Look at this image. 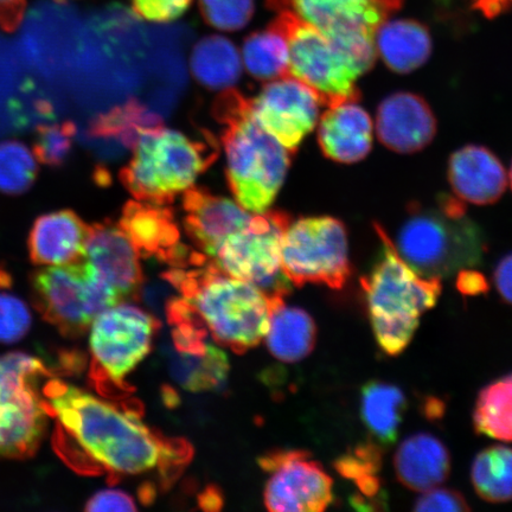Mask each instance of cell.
Returning <instances> with one entry per match:
<instances>
[{
    "label": "cell",
    "instance_id": "6",
    "mask_svg": "<svg viewBox=\"0 0 512 512\" xmlns=\"http://www.w3.org/2000/svg\"><path fill=\"white\" fill-rule=\"evenodd\" d=\"M133 149L121 181L137 200L160 206L191 188L217 155L213 142L163 127L143 133Z\"/></svg>",
    "mask_w": 512,
    "mask_h": 512
},
{
    "label": "cell",
    "instance_id": "19",
    "mask_svg": "<svg viewBox=\"0 0 512 512\" xmlns=\"http://www.w3.org/2000/svg\"><path fill=\"white\" fill-rule=\"evenodd\" d=\"M185 228L195 245L210 258L224 241L247 227L252 216L226 197L189 188L183 198Z\"/></svg>",
    "mask_w": 512,
    "mask_h": 512
},
{
    "label": "cell",
    "instance_id": "22",
    "mask_svg": "<svg viewBox=\"0 0 512 512\" xmlns=\"http://www.w3.org/2000/svg\"><path fill=\"white\" fill-rule=\"evenodd\" d=\"M89 226L72 210L44 214L32 224L28 246L37 266L69 264L85 258Z\"/></svg>",
    "mask_w": 512,
    "mask_h": 512
},
{
    "label": "cell",
    "instance_id": "39",
    "mask_svg": "<svg viewBox=\"0 0 512 512\" xmlns=\"http://www.w3.org/2000/svg\"><path fill=\"white\" fill-rule=\"evenodd\" d=\"M415 511H441V512H457L470 511L469 503L460 492L451 489H431L425 491L414 504Z\"/></svg>",
    "mask_w": 512,
    "mask_h": 512
},
{
    "label": "cell",
    "instance_id": "34",
    "mask_svg": "<svg viewBox=\"0 0 512 512\" xmlns=\"http://www.w3.org/2000/svg\"><path fill=\"white\" fill-rule=\"evenodd\" d=\"M34 152L16 140L0 143V192L22 195L34 185L38 166Z\"/></svg>",
    "mask_w": 512,
    "mask_h": 512
},
{
    "label": "cell",
    "instance_id": "26",
    "mask_svg": "<svg viewBox=\"0 0 512 512\" xmlns=\"http://www.w3.org/2000/svg\"><path fill=\"white\" fill-rule=\"evenodd\" d=\"M268 349L279 361L294 363L304 360L315 348V320L299 307H288L284 300L275 304L267 335Z\"/></svg>",
    "mask_w": 512,
    "mask_h": 512
},
{
    "label": "cell",
    "instance_id": "9",
    "mask_svg": "<svg viewBox=\"0 0 512 512\" xmlns=\"http://www.w3.org/2000/svg\"><path fill=\"white\" fill-rule=\"evenodd\" d=\"M159 323L137 306L117 304L91 326L89 379L98 392L114 399L128 392V374L149 355Z\"/></svg>",
    "mask_w": 512,
    "mask_h": 512
},
{
    "label": "cell",
    "instance_id": "24",
    "mask_svg": "<svg viewBox=\"0 0 512 512\" xmlns=\"http://www.w3.org/2000/svg\"><path fill=\"white\" fill-rule=\"evenodd\" d=\"M375 48L389 69L408 74L430 59L432 37L424 24L413 19L384 21L376 30Z\"/></svg>",
    "mask_w": 512,
    "mask_h": 512
},
{
    "label": "cell",
    "instance_id": "29",
    "mask_svg": "<svg viewBox=\"0 0 512 512\" xmlns=\"http://www.w3.org/2000/svg\"><path fill=\"white\" fill-rule=\"evenodd\" d=\"M191 69L201 85L210 89L228 88L241 75L239 51L227 38H203L192 51Z\"/></svg>",
    "mask_w": 512,
    "mask_h": 512
},
{
    "label": "cell",
    "instance_id": "14",
    "mask_svg": "<svg viewBox=\"0 0 512 512\" xmlns=\"http://www.w3.org/2000/svg\"><path fill=\"white\" fill-rule=\"evenodd\" d=\"M270 477L265 503L274 512H320L334 501V483L323 466L304 451H280L262 457Z\"/></svg>",
    "mask_w": 512,
    "mask_h": 512
},
{
    "label": "cell",
    "instance_id": "18",
    "mask_svg": "<svg viewBox=\"0 0 512 512\" xmlns=\"http://www.w3.org/2000/svg\"><path fill=\"white\" fill-rule=\"evenodd\" d=\"M376 132L389 150L408 155L432 143L437 120L422 96L399 92L389 95L377 108Z\"/></svg>",
    "mask_w": 512,
    "mask_h": 512
},
{
    "label": "cell",
    "instance_id": "43",
    "mask_svg": "<svg viewBox=\"0 0 512 512\" xmlns=\"http://www.w3.org/2000/svg\"><path fill=\"white\" fill-rule=\"evenodd\" d=\"M494 278L498 293L505 303L512 305V254L499 262Z\"/></svg>",
    "mask_w": 512,
    "mask_h": 512
},
{
    "label": "cell",
    "instance_id": "17",
    "mask_svg": "<svg viewBox=\"0 0 512 512\" xmlns=\"http://www.w3.org/2000/svg\"><path fill=\"white\" fill-rule=\"evenodd\" d=\"M119 226L139 255L157 258L176 267L188 264L195 254L181 245V233L168 208L149 202L127 203Z\"/></svg>",
    "mask_w": 512,
    "mask_h": 512
},
{
    "label": "cell",
    "instance_id": "45",
    "mask_svg": "<svg viewBox=\"0 0 512 512\" xmlns=\"http://www.w3.org/2000/svg\"><path fill=\"white\" fill-rule=\"evenodd\" d=\"M428 416H432V418H439L441 414L444 412V406L437 401L428 402L426 405Z\"/></svg>",
    "mask_w": 512,
    "mask_h": 512
},
{
    "label": "cell",
    "instance_id": "33",
    "mask_svg": "<svg viewBox=\"0 0 512 512\" xmlns=\"http://www.w3.org/2000/svg\"><path fill=\"white\" fill-rule=\"evenodd\" d=\"M159 127L162 123L157 115L138 102L130 101L95 118L89 132L94 137L117 139L126 146L134 147L143 133Z\"/></svg>",
    "mask_w": 512,
    "mask_h": 512
},
{
    "label": "cell",
    "instance_id": "36",
    "mask_svg": "<svg viewBox=\"0 0 512 512\" xmlns=\"http://www.w3.org/2000/svg\"><path fill=\"white\" fill-rule=\"evenodd\" d=\"M76 125L72 121L61 124H44L36 126L34 155L37 162L60 168L72 153Z\"/></svg>",
    "mask_w": 512,
    "mask_h": 512
},
{
    "label": "cell",
    "instance_id": "15",
    "mask_svg": "<svg viewBox=\"0 0 512 512\" xmlns=\"http://www.w3.org/2000/svg\"><path fill=\"white\" fill-rule=\"evenodd\" d=\"M320 105L316 92L291 75L270 83L251 101L255 120L290 152L315 128Z\"/></svg>",
    "mask_w": 512,
    "mask_h": 512
},
{
    "label": "cell",
    "instance_id": "37",
    "mask_svg": "<svg viewBox=\"0 0 512 512\" xmlns=\"http://www.w3.org/2000/svg\"><path fill=\"white\" fill-rule=\"evenodd\" d=\"M206 22L223 31H238L251 22L254 0H198Z\"/></svg>",
    "mask_w": 512,
    "mask_h": 512
},
{
    "label": "cell",
    "instance_id": "41",
    "mask_svg": "<svg viewBox=\"0 0 512 512\" xmlns=\"http://www.w3.org/2000/svg\"><path fill=\"white\" fill-rule=\"evenodd\" d=\"M27 0H0V29L14 32L23 22Z\"/></svg>",
    "mask_w": 512,
    "mask_h": 512
},
{
    "label": "cell",
    "instance_id": "47",
    "mask_svg": "<svg viewBox=\"0 0 512 512\" xmlns=\"http://www.w3.org/2000/svg\"><path fill=\"white\" fill-rule=\"evenodd\" d=\"M56 2H59V3H66V2H69V0H56Z\"/></svg>",
    "mask_w": 512,
    "mask_h": 512
},
{
    "label": "cell",
    "instance_id": "35",
    "mask_svg": "<svg viewBox=\"0 0 512 512\" xmlns=\"http://www.w3.org/2000/svg\"><path fill=\"white\" fill-rule=\"evenodd\" d=\"M11 275L0 267V343H16L28 334L31 313L22 299L11 291Z\"/></svg>",
    "mask_w": 512,
    "mask_h": 512
},
{
    "label": "cell",
    "instance_id": "30",
    "mask_svg": "<svg viewBox=\"0 0 512 512\" xmlns=\"http://www.w3.org/2000/svg\"><path fill=\"white\" fill-rule=\"evenodd\" d=\"M473 426L478 434L512 441V374L503 376L480 390Z\"/></svg>",
    "mask_w": 512,
    "mask_h": 512
},
{
    "label": "cell",
    "instance_id": "23",
    "mask_svg": "<svg viewBox=\"0 0 512 512\" xmlns=\"http://www.w3.org/2000/svg\"><path fill=\"white\" fill-rule=\"evenodd\" d=\"M394 469L407 489L425 492L437 488L450 476L451 457L438 438L418 433L402 441L394 457Z\"/></svg>",
    "mask_w": 512,
    "mask_h": 512
},
{
    "label": "cell",
    "instance_id": "27",
    "mask_svg": "<svg viewBox=\"0 0 512 512\" xmlns=\"http://www.w3.org/2000/svg\"><path fill=\"white\" fill-rule=\"evenodd\" d=\"M168 363L172 379L189 392L219 389L228 379V356L213 343H208L202 350L171 347L168 349Z\"/></svg>",
    "mask_w": 512,
    "mask_h": 512
},
{
    "label": "cell",
    "instance_id": "42",
    "mask_svg": "<svg viewBox=\"0 0 512 512\" xmlns=\"http://www.w3.org/2000/svg\"><path fill=\"white\" fill-rule=\"evenodd\" d=\"M457 287L464 296H479L489 291V284L484 275L472 270L459 271Z\"/></svg>",
    "mask_w": 512,
    "mask_h": 512
},
{
    "label": "cell",
    "instance_id": "40",
    "mask_svg": "<svg viewBox=\"0 0 512 512\" xmlns=\"http://www.w3.org/2000/svg\"><path fill=\"white\" fill-rule=\"evenodd\" d=\"M86 511H136L133 498L120 490H104L98 492L86 505Z\"/></svg>",
    "mask_w": 512,
    "mask_h": 512
},
{
    "label": "cell",
    "instance_id": "44",
    "mask_svg": "<svg viewBox=\"0 0 512 512\" xmlns=\"http://www.w3.org/2000/svg\"><path fill=\"white\" fill-rule=\"evenodd\" d=\"M473 8L486 18H495L512 8V0H473Z\"/></svg>",
    "mask_w": 512,
    "mask_h": 512
},
{
    "label": "cell",
    "instance_id": "12",
    "mask_svg": "<svg viewBox=\"0 0 512 512\" xmlns=\"http://www.w3.org/2000/svg\"><path fill=\"white\" fill-rule=\"evenodd\" d=\"M288 280L341 290L351 275L348 233L335 217H305L288 224L281 246Z\"/></svg>",
    "mask_w": 512,
    "mask_h": 512
},
{
    "label": "cell",
    "instance_id": "3",
    "mask_svg": "<svg viewBox=\"0 0 512 512\" xmlns=\"http://www.w3.org/2000/svg\"><path fill=\"white\" fill-rule=\"evenodd\" d=\"M214 110L223 126L230 189L243 209L265 213L285 181L288 151L255 120L251 101L240 93L224 92Z\"/></svg>",
    "mask_w": 512,
    "mask_h": 512
},
{
    "label": "cell",
    "instance_id": "21",
    "mask_svg": "<svg viewBox=\"0 0 512 512\" xmlns=\"http://www.w3.org/2000/svg\"><path fill=\"white\" fill-rule=\"evenodd\" d=\"M373 121L357 101L331 106L320 119L318 142L324 156L334 162H361L373 146Z\"/></svg>",
    "mask_w": 512,
    "mask_h": 512
},
{
    "label": "cell",
    "instance_id": "25",
    "mask_svg": "<svg viewBox=\"0 0 512 512\" xmlns=\"http://www.w3.org/2000/svg\"><path fill=\"white\" fill-rule=\"evenodd\" d=\"M407 408L405 394L399 387L382 381H369L361 393V415L371 440L388 447L398 440Z\"/></svg>",
    "mask_w": 512,
    "mask_h": 512
},
{
    "label": "cell",
    "instance_id": "4",
    "mask_svg": "<svg viewBox=\"0 0 512 512\" xmlns=\"http://www.w3.org/2000/svg\"><path fill=\"white\" fill-rule=\"evenodd\" d=\"M375 229L382 252L361 285L377 343L387 355L398 356L412 342L420 317L438 303L441 281L415 272L382 227L375 224Z\"/></svg>",
    "mask_w": 512,
    "mask_h": 512
},
{
    "label": "cell",
    "instance_id": "11",
    "mask_svg": "<svg viewBox=\"0 0 512 512\" xmlns=\"http://www.w3.org/2000/svg\"><path fill=\"white\" fill-rule=\"evenodd\" d=\"M291 223L283 211H268L252 217L247 227L224 241L213 264L230 277L258 287L268 298H284L291 281L283 270L281 246Z\"/></svg>",
    "mask_w": 512,
    "mask_h": 512
},
{
    "label": "cell",
    "instance_id": "10",
    "mask_svg": "<svg viewBox=\"0 0 512 512\" xmlns=\"http://www.w3.org/2000/svg\"><path fill=\"white\" fill-rule=\"evenodd\" d=\"M273 24L288 44V75L312 88L320 104L360 100L356 81L363 72L336 43L291 11L279 12Z\"/></svg>",
    "mask_w": 512,
    "mask_h": 512
},
{
    "label": "cell",
    "instance_id": "7",
    "mask_svg": "<svg viewBox=\"0 0 512 512\" xmlns=\"http://www.w3.org/2000/svg\"><path fill=\"white\" fill-rule=\"evenodd\" d=\"M31 291L43 319L67 337L85 334L96 317L123 302L85 258L40 268L32 274Z\"/></svg>",
    "mask_w": 512,
    "mask_h": 512
},
{
    "label": "cell",
    "instance_id": "28",
    "mask_svg": "<svg viewBox=\"0 0 512 512\" xmlns=\"http://www.w3.org/2000/svg\"><path fill=\"white\" fill-rule=\"evenodd\" d=\"M382 457L383 447L370 440L352 448L335 463L339 475L356 485L357 495L351 499L355 508L379 510L386 505L380 478Z\"/></svg>",
    "mask_w": 512,
    "mask_h": 512
},
{
    "label": "cell",
    "instance_id": "46",
    "mask_svg": "<svg viewBox=\"0 0 512 512\" xmlns=\"http://www.w3.org/2000/svg\"><path fill=\"white\" fill-rule=\"evenodd\" d=\"M510 183H511V188H512V165H511V170H510Z\"/></svg>",
    "mask_w": 512,
    "mask_h": 512
},
{
    "label": "cell",
    "instance_id": "5",
    "mask_svg": "<svg viewBox=\"0 0 512 512\" xmlns=\"http://www.w3.org/2000/svg\"><path fill=\"white\" fill-rule=\"evenodd\" d=\"M401 258L426 278H445L482 261L486 245L480 229L459 198H440L437 207L414 204L398 241Z\"/></svg>",
    "mask_w": 512,
    "mask_h": 512
},
{
    "label": "cell",
    "instance_id": "13",
    "mask_svg": "<svg viewBox=\"0 0 512 512\" xmlns=\"http://www.w3.org/2000/svg\"><path fill=\"white\" fill-rule=\"evenodd\" d=\"M403 0H286L285 10L337 44L363 73L374 66L375 34Z\"/></svg>",
    "mask_w": 512,
    "mask_h": 512
},
{
    "label": "cell",
    "instance_id": "38",
    "mask_svg": "<svg viewBox=\"0 0 512 512\" xmlns=\"http://www.w3.org/2000/svg\"><path fill=\"white\" fill-rule=\"evenodd\" d=\"M134 14L146 21H175L189 9L192 0H131Z\"/></svg>",
    "mask_w": 512,
    "mask_h": 512
},
{
    "label": "cell",
    "instance_id": "20",
    "mask_svg": "<svg viewBox=\"0 0 512 512\" xmlns=\"http://www.w3.org/2000/svg\"><path fill=\"white\" fill-rule=\"evenodd\" d=\"M447 174L459 200L478 206L497 202L508 185L501 160L484 146L467 145L454 152Z\"/></svg>",
    "mask_w": 512,
    "mask_h": 512
},
{
    "label": "cell",
    "instance_id": "1",
    "mask_svg": "<svg viewBox=\"0 0 512 512\" xmlns=\"http://www.w3.org/2000/svg\"><path fill=\"white\" fill-rule=\"evenodd\" d=\"M42 392L50 418L57 420L56 450L75 470L120 476L159 469L172 477L191 458L187 441L145 425L133 402L96 398L56 379L44 382Z\"/></svg>",
    "mask_w": 512,
    "mask_h": 512
},
{
    "label": "cell",
    "instance_id": "8",
    "mask_svg": "<svg viewBox=\"0 0 512 512\" xmlns=\"http://www.w3.org/2000/svg\"><path fill=\"white\" fill-rule=\"evenodd\" d=\"M49 376L35 357L0 356V457L29 458L40 447L50 418L40 384Z\"/></svg>",
    "mask_w": 512,
    "mask_h": 512
},
{
    "label": "cell",
    "instance_id": "31",
    "mask_svg": "<svg viewBox=\"0 0 512 512\" xmlns=\"http://www.w3.org/2000/svg\"><path fill=\"white\" fill-rule=\"evenodd\" d=\"M471 480L484 501H512V448L496 445L478 453L471 467Z\"/></svg>",
    "mask_w": 512,
    "mask_h": 512
},
{
    "label": "cell",
    "instance_id": "16",
    "mask_svg": "<svg viewBox=\"0 0 512 512\" xmlns=\"http://www.w3.org/2000/svg\"><path fill=\"white\" fill-rule=\"evenodd\" d=\"M139 256L120 226L106 222L89 227L85 259L123 302L136 296L143 284Z\"/></svg>",
    "mask_w": 512,
    "mask_h": 512
},
{
    "label": "cell",
    "instance_id": "2",
    "mask_svg": "<svg viewBox=\"0 0 512 512\" xmlns=\"http://www.w3.org/2000/svg\"><path fill=\"white\" fill-rule=\"evenodd\" d=\"M164 278L174 285L202 328L216 343L235 352H245L259 345L271 325L275 304L246 281L230 277L213 262L194 270H172Z\"/></svg>",
    "mask_w": 512,
    "mask_h": 512
},
{
    "label": "cell",
    "instance_id": "32",
    "mask_svg": "<svg viewBox=\"0 0 512 512\" xmlns=\"http://www.w3.org/2000/svg\"><path fill=\"white\" fill-rule=\"evenodd\" d=\"M243 61L256 79L271 80L288 75L290 53L283 32L272 23L268 29L248 36L243 43Z\"/></svg>",
    "mask_w": 512,
    "mask_h": 512
}]
</instances>
